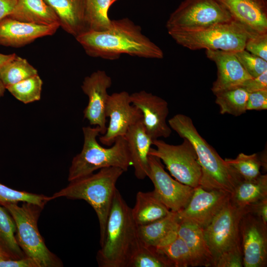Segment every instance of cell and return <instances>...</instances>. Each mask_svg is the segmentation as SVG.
Wrapping results in <instances>:
<instances>
[{
	"instance_id": "6da1fadb",
	"label": "cell",
	"mask_w": 267,
	"mask_h": 267,
	"mask_svg": "<svg viewBox=\"0 0 267 267\" xmlns=\"http://www.w3.org/2000/svg\"><path fill=\"white\" fill-rule=\"evenodd\" d=\"M86 53L93 57L108 60L123 54L141 58L162 59L163 50L143 34L141 27L128 18L111 20L104 31H86L76 38Z\"/></svg>"
},
{
	"instance_id": "7a4b0ae2",
	"label": "cell",
	"mask_w": 267,
	"mask_h": 267,
	"mask_svg": "<svg viewBox=\"0 0 267 267\" xmlns=\"http://www.w3.org/2000/svg\"><path fill=\"white\" fill-rule=\"evenodd\" d=\"M130 208L116 189L96 259L100 267H129L142 245Z\"/></svg>"
},
{
	"instance_id": "3957f363",
	"label": "cell",
	"mask_w": 267,
	"mask_h": 267,
	"mask_svg": "<svg viewBox=\"0 0 267 267\" xmlns=\"http://www.w3.org/2000/svg\"><path fill=\"white\" fill-rule=\"evenodd\" d=\"M168 124L179 136L193 146L202 170L200 186L206 190H219L230 194L242 179L199 134L192 119L177 114Z\"/></svg>"
},
{
	"instance_id": "277c9868",
	"label": "cell",
	"mask_w": 267,
	"mask_h": 267,
	"mask_svg": "<svg viewBox=\"0 0 267 267\" xmlns=\"http://www.w3.org/2000/svg\"><path fill=\"white\" fill-rule=\"evenodd\" d=\"M125 172L116 167L101 169L95 174L70 181L69 184L50 196L52 200L60 197L81 199L95 211L100 227V244L103 240L107 220L116 189V184Z\"/></svg>"
},
{
	"instance_id": "5b68a950",
	"label": "cell",
	"mask_w": 267,
	"mask_h": 267,
	"mask_svg": "<svg viewBox=\"0 0 267 267\" xmlns=\"http://www.w3.org/2000/svg\"><path fill=\"white\" fill-rule=\"evenodd\" d=\"M84 144L80 153L72 159L68 180L71 181L90 175L97 170L116 167L124 172L131 166L127 141L120 136L108 148L99 144L96 137L100 134L98 127L83 128Z\"/></svg>"
},
{
	"instance_id": "8992f818",
	"label": "cell",
	"mask_w": 267,
	"mask_h": 267,
	"mask_svg": "<svg viewBox=\"0 0 267 267\" xmlns=\"http://www.w3.org/2000/svg\"><path fill=\"white\" fill-rule=\"evenodd\" d=\"M178 44L190 50H220L235 52L244 49L247 40L256 33L235 20L194 31L168 33Z\"/></svg>"
},
{
	"instance_id": "52a82bcc",
	"label": "cell",
	"mask_w": 267,
	"mask_h": 267,
	"mask_svg": "<svg viewBox=\"0 0 267 267\" xmlns=\"http://www.w3.org/2000/svg\"><path fill=\"white\" fill-rule=\"evenodd\" d=\"M12 217L16 226V238L25 256L36 260L40 267H62L61 260L47 248L38 227V220L43 208L32 203H2Z\"/></svg>"
},
{
	"instance_id": "ba28073f",
	"label": "cell",
	"mask_w": 267,
	"mask_h": 267,
	"mask_svg": "<svg viewBox=\"0 0 267 267\" xmlns=\"http://www.w3.org/2000/svg\"><path fill=\"white\" fill-rule=\"evenodd\" d=\"M232 20L219 0H184L171 13L166 27L168 33L194 31Z\"/></svg>"
},
{
	"instance_id": "9c48e42d",
	"label": "cell",
	"mask_w": 267,
	"mask_h": 267,
	"mask_svg": "<svg viewBox=\"0 0 267 267\" xmlns=\"http://www.w3.org/2000/svg\"><path fill=\"white\" fill-rule=\"evenodd\" d=\"M178 145L153 140L149 155L155 156L166 165L171 175L179 182L193 188L200 186L202 170L196 152L186 139Z\"/></svg>"
},
{
	"instance_id": "30bf717a",
	"label": "cell",
	"mask_w": 267,
	"mask_h": 267,
	"mask_svg": "<svg viewBox=\"0 0 267 267\" xmlns=\"http://www.w3.org/2000/svg\"><path fill=\"white\" fill-rule=\"evenodd\" d=\"M248 208H239L229 201L204 228L205 237L213 262L222 253L241 246L239 224ZM213 267V265H212Z\"/></svg>"
},
{
	"instance_id": "8fae6325",
	"label": "cell",
	"mask_w": 267,
	"mask_h": 267,
	"mask_svg": "<svg viewBox=\"0 0 267 267\" xmlns=\"http://www.w3.org/2000/svg\"><path fill=\"white\" fill-rule=\"evenodd\" d=\"M148 159L147 177L153 184L155 195L170 211H181L189 201L194 188L172 178L158 158L149 155Z\"/></svg>"
},
{
	"instance_id": "7c38bea8",
	"label": "cell",
	"mask_w": 267,
	"mask_h": 267,
	"mask_svg": "<svg viewBox=\"0 0 267 267\" xmlns=\"http://www.w3.org/2000/svg\"><path fill=\"white\" fill-rule=\"evenodd\" d=\"M105 114L109 124L99 140L107 146H111L118 137L125 136L129 128L142 119L140 111L131 103L130 94L126 91L109 95Z\"/></svg>"
},
{
	"instance_id": "4fadbf2b",
	"label": "cell",
	"mask_w": 267,
	"mask_h": 267,
	"mask_svg": "<svg viewBox=\"0 0 267 267\" xmlns=\"http://www.w3.org/2000/svg\"><path fill=\"white\" fill-rule=\"evenodd\" d=\"M243 266H267V225L249 211L242 217L239 224Z\"/></svg>"
},
{
	"instance_id": "5bb4252c",
	"label": "cell",
	"mask_w": 267,
	"mask_h": 267,
	"mask_svg": "<svg viewBox=\"0 0 267 267\" xmlns=\"http://www.w3.org/2000/svg\"><path fill=\"white\" fill-rule=\"evenodd\" d=\"M231 194L222 190L194 188L187 204L177 212L179 220H186L204 228L230 200Z\"/></svg>"
},
{
	"instance_id": "9a60e30c",
	"label": "cell",
	"mask_w": 267,
	"mask_h": 267,
	"mask_svg": "<svg viewBox=\"0 0 267 267\" xmlns=\"http://www.w3.org/2000/svg\"><path fill=\"white\" fill-rule=\"evenodd\" d=\"M130 100L140 111L144 127L153 140L170 136L172 129L167 123L168 104L165 99L142 90L130 94Z\"/></svg>"
},
{
	"instance_id": "2e32d148",
	"label": "cell",
	"mask_w": 267,
	"mask_h": 267,
	"mask_svg": "<svg viewBox=\"0 0 267 267\" xmlns=\"http://www.w3.org/2000/svg\"><path fill=\"white\" fill-rule=\"evenodd\" d=\"M112 79L105 71L97 70L84 78L81 86L89 98L84 111V118L90 125L97 126L100 134L106 131V106L109 96L107 90L111 86Z\"/></svg>"
},
{
	"instance_id": "e0dca14e",
	"label": "cell",
	"mask_w": 267,
	"mask_h": 267,
	"mask_svg": "<svg viewBox=\"0 0 267 267\" xmlns=\"http://www.w3.org/2000/svg\"><path fill=\"white\" fill-rule=\"evenodd\" d=\"M207 58L214 62L217 77L211 90L214 94L240 87L252 78L244 69L233 52L220 50H206Z\"/></svg>"
},
{
	"instance_id": "ac0fdd59",
	"label": "cell",
	"mask_w": 267,
	"mask_h": 267,
	"mask_svg": "<svg viewBox=\"0 0 267 267\" xmlns=\"http://www.w3.org/2000/svg\"><path fill=\"white\" fill-rule=\"evenodd\" d=\"M59 27V24L42 25L7 16L0 20V45L21 47L38 38L54 34Z\"/></svg>"
},
{
	"instance_id": "d6986e66",
	"label": "cell",
	"mask_w": 267,
	"mask_h": 267,
	"mask_svg": "<svg viewBox=\"0 0 267 267\" xmlns=\"http://www.w3.org/2000/svg\"><path fill=\"white\" fill-rule=\"evenodd\" d=\"M233 18L258 33H267V0H219Z\"/></svg>"
},
{
	"instance_id": "ffe728a7",
	"label": "cell",
	"mask_w": 267,
	"mask_h": 267,
	"mask_svg": "<svg viewBox=\"0 0 267 267\" xmlns=\"http://www.w3.org/2000/svg\"><path fill=\"white\" fill-rule=\"evenodd\" d=\"M124 137L135 176L137 179H143L147 177L149 153L153 139L147 133L142 120L132 125Z\"/></svg>"
},
{
	"instance_id": "44dd1931",
	"label": "cell",
	"mask_w": 267,
	"mask_h": 267,
	"mask_svg": "<svg viewBox=\"0 0 267 267\" xmlns=\"http://www.w3.org/2000/svg\"><path fill=\"white\" fill-rule=\"evenodd\" d=\"M54 11L60 26L75 38L87 31L84 0H44Z\"/></svg>"
},
{
	"instance_id": "7402d4cb",
	"label": "cell",
	"mask_w": 267,
	"mask_h": 267,
	"mask_svg": "<svg viewBox=\"0 0 267 267\" xmlns=\"http://www.w3.org/2000/svg\"><path fill=\"white\" fill-rule=\"evenodd\" d=\"M177 233L188 247L195 267H212L213 258L205 237L203 227L191 222L179 220Z\"/></svg>"
},
{
	"instance_id": "603a6c76",
	"label": "cell",
	"mask_w": 267,
	"mask_h": 267,
	"mask_svg": "<svg viewBox=\"0 0 267 267\" xmlns=\"http://www.w3.org/2000/svg\"><path fill=\"white\" fill-rule=\"evenodd\" d=\"M179 222L178 213L171 211L163 218L145 225L138 226L139 238L144 246H161L177 235Z\"/></svg>"
},
{
	"instance_id": "cb8c5ba5",
	"label": "cell",
	"mask_w": 267,
	"mask_h": 267,
	"mask_svg": "<svg viewBox=\"0 0 267 267\" xmlns=\"http://www.w3.org/2000/svg\"><path fill=\"white\" fill-rule=\"evenodd\" d=\"M8 16L21 22L42 25L60 24L57 15L44 0H17L15 9Z\"/></svg>"
},
{
	"instance_id": "d4e9b609",
	"label": "cell",
	"mask_w": 267,
	"mask_h": 267,
	"mask_svg": "<svg viewBox=\"0 0 267 267\" xmlns=\"http://www.w3.org/2000/svg\"><path fill=\"white\" fill-rule=\"evenodd\" d=\"M133 218L138 226L145 225L167 216L171 212L152 191H138L135 204L131 209Z\"/></svg>"
},
{
	"instance_id": "484cf974",
	"label": "cell",
	"mask_w": 267,
	"mask_h": 267,
	"mask_svg": "<svg viewBox=\"0 0 267 267\" xmlns=\"http://www.w3.org/2000/svg\"><path fill=\"white\" fill-rule=\"evenodd\" d=\"M267 198V175H260L251 180L242 179L230 195V201L239 208H248Z\"/></svg>"
},
{
	"instance_id": "4316f807",
	"label": "cell",
	"mask_w": 267,
	"mask_h": 267,
	"mask_svg": "<svg viewBox=\"0 0 267 267\" xmlns=\"http://www.w3.org/2000/svg\"><path fill=\"white\" fill-rule=\"evenodd\" d=\"M16 232V226L12 217L0 204V246L11 259L26 257L18 243Z\"/></svg>"
},
{
	"instance_id": "83f0119b",
	"label": "cell",
	"mask_w": 267,
	"mask_h": 267,
	"mask_svg": "<svg viewBox=\"0 0 267 267\" xmlns=\"http://www.w3.org/2000/svg\"><path fill=\"white\" fill-rule=\"evenodd\" d=\"M84 0L87 31H102L108 29L111 23V20L108 16L111 0Z\"/></svg>"
},
{
	"instance_id": "f1b7e54d",
	"label": "cell",
	"mask_w": 267,
	"mask_h": 267,
	"mask_svg": "<svg viewBox=\"0 0 267 267\" xmlns=\"http://www.w3.org/2000/svg\"><path fill=\"white\" fill-rule=\"evenodd\" d=\"M214 94L215 102L220 107L221 114L238 116L246 112L249 92L242 87L222 91Z\"/></svg>"
},
{
	"instance_id": "f546056e",
	"label": "cell",
	"mask_w": 267,
	"mask_h": 267,
	"mask_svg": "<svg viewBox=\"0 0 267 267\" xmlns=\"http://www.w3.org/2000/svg\"><path fill=\"white\" fill-rule=\"evenodd\" d=\"M38 74L28 61L16 56L0 67V80L6 88Z\"/></svg>"
},
{
	"instance_id": "4dcf8cb0",
	"label": "cell",
	"mask_w": 267,
	"mask_h": 267,
	"mask_svg": "<svg viewBox=\"0 0 267 267\" xmlns=\"http://www.w3.org/2000/svg\"><path fill=\"white\" fill-rule=\"evenodd\" d=\"M156 248L170 260L174 267H195L188 247L178 234L165 244Z\"/></svg>"
},
{
	"instance_id": "1f68e13d",
	"label": "cell",
	"mask_w": 267,
	"mask_h": 267,
	"mask_svg": "<svg viewBox=\"0 0 267 267\" xmlns=\"http://www.w3.org/2000/svg\"><path fill=\"white\" fill-rule=\"evenodd\" d=\"M42 86L43 81L37 74L5 89L17 100L27 104L40 99Z\"/></svg>"
},
{
	"instance_id": "d6a6232c",
	"label": "cell",
	"mask_w": 267,
	"mask_h": 267,
	"mask_svg": "<svg viewBox=\"0 0 267 267\" xmlns=\"http://www.w3.org/2000/svg\"><path fill=\"white\" fill-rule=\"evenodd\" d=\"M224 160L242 179H253L261 175L260 169L263 167L262 163L257 153L246 155L240 153L235 159Z\"/></svg>"
},
{
	"instance_id": "836d02e7",
	"label": "cell",
	"mask_w": 267,
	"mask_h": 267,
	"mask_svg": "<svg viewBox=\"0 0 267 267\" xmlns=\"http://www.w3.org/2000/svg\"><path fill=\"white\" fill-rule=\"evenodd\" d=\"M129 267H174L173 264L156 247L142 245L133 257Z\"/></svg>"
},
{
	"instance_id": "e575fe53",
	"label": "cell",
	"mask_w": 267,
	"mask_h": 267,
	"mask_svg": "<svg viewBox=\"0 0 267 267\" xmlns=\"http://www.w3.org/2000/svg\"><path fill=\"white\" fill-rule=\"evenodd\" d=\"M50 200L49 197L44 195L17 190L0 183V204L22 202L35 204L43 208Z\"/></svg>"
},
{
	"instance_id": "d590c367",
	"label": "cell",
	"mask_w": 267,
	"mask_h": 267,
	"mask_svg": "<svg viewBox=\"0 0 267 267\" xmlns=\"http://www.w3.org/2000/svg\"><path fill=\"white\" fill-rule=\"evenodd\" d=\"M244 69L252 78H256L267 71V61L245 49L233 52Z\"/></svg>"
},
{
	"instance_id": "8d00e7d4",
	"label": "cell",
	"mask_w": 267,
	"mask_h": 267,
	"mask_svg": "<svg viewBox=\"0 0 267 267\" xmlns=\"http://www.w3.org/2000/svg\"><path fill=\"white\" fill-rule=\"evenodd\" d=\"M243 255L241 246L228 250L219 256L212 267H242Z\"/></svg>"
},
{
	"instance_id": "74e56055",
	"label": "cell",
	"mask_w": 267,
	"mask_h": 267,
	"mask_svg": "<svg viewBox=\"0 0 267 267\" xmlns=\"http://www.w3.org/2000/svg\"><path fill=\"white\" fill-rule=\"evenodd\" d=\"M244 49L267 61V33L255 34L250 37Z\"/></svg>"
},
{
	"instance_id": "f35d334b",
	"label": "cell",
	"mask_w": 267,
	"mask_h": 267,
	"mask_svg": "<svg viewBox=\"0 0 267 267\" xmlns=\"http://www.w3.org/2000/svg\"><path fill=\"white\" fill-rule=\"evenodd\" d=\"M247 110L267 109V90L249 93Z\"/></svg>"
},
{
	"instance_id": "ab89813d",
	"label": "cell",
	"mask_w": 267,
	"mask_h": 267,
	"mask_svg": "<svg viewBox=\"0 0 267 267\" xmlns=\"http://www.w3.org/2000/svg\"><path fill=\"white\" fill-rule=\"evenodd\" d=\"M240 87L249 93L267 90V71L257 77L246 80Z\"/></svg>"
},
{
	"instance_id": "60d3db41",
	"label": "cell",
	"mask_w": 267,
	"mask_h": 267,
	"mask_svg": "<svg viewBox=\"0 0 267 267\" xmlns=\"http://www.w3.org/2000/svg\"><path fill=\"white\" fill-rule=\"evenodd\" d=\"M0 267H40L35 259L25 257L18 259L0 260Z\"/></svg>"
},
{
	"instance_id": "b9f144b4",
	"label": "cell",
	"mask_w": 267,
	"mask_h": 267,
	"mask_svg": "<svg viewBox=\"0 0 267 267\" xmlns=\"http://www.w3.org/2000/svg\"><path fill=\"white\" fill-rule=\"evenodd\" d=\"M248 211L260 219L267 225V198H265L248 208Z\"/></svg>"
},
{
	"instance_id": "7bdbcfd3",
	"label": "cell",
	"mask_w": 267,
	"mask_h": 267,
	"mask_svg": "<svg viewBox=\"0 0 267 267\" xmlns=\"http://www.w3.org/2000/svg\"><path fill=\"white\" fill-rule=\"evenodd\" d=\"M17 2V0H0V20L12 13Z\"/></svg>"
},
{
	"instance_id": "ee69618b",
	"label": "cell",
	"mask_w": 267,
	"mask_h": 267,
	"mask_svg": "<svg viewBox=\"0 0 267 267\" xmlns=\"http://www.w3.org/2000/svg\"><path fill=\"white\" fill-rule=\"evenodd\" d=\"M16 55V54L14 53L9 54H4L0 53V67L13 59Z\"/></svg>"
},
{
	"instance_id": "f6af8a7d",
	"label": "cell",
	"mask_w": 267,
	"mask_h": 267,
	"mask_svg": "<svg viewBox=\"0 0 267 267\" xmlns=\"http://www.w3.org/2000/svg\"><path fill=\"white\" fill-rule=\"evenodd\" d=\"M11 259L9 255L0 246V260Z\"/></svg>"
},
{
	"instance_id": "bcb514c9",
	"label": "cell",
	"mask_w": 267,
	"mask_h": 267,
	"mask_svg": "<svg viewBox=\"0 0 267 267\" xmlns=\"http://www.w3.org/2000/svg\"><path fill=\"white\" fill-rule=\"evenodd\" d=\"M5 89V86L0 80V97L3 96Z\"/></svg>"
},
{
	"instance_id": "7dc6e473",
	"label": "cell",
	"mask_w": 267,
	"mask_h": 267,
	"mask_svg": "<svg viewBox=\"0 0 267 267\" xmlns=\"http://www.w3.org/2000/svg\"><path fill=\"white\" fill-rule=\"evenodd\" d=\"M117 0H111V4L113 3L114 2L117 1Z\"/></svg>"
}]
</instances>
